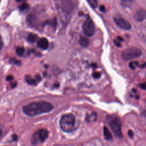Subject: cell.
Listing matches in <instances>:
<instances>
[{
	"mask_svg": "<svg viewBox=\"0 0 146 146\" xmlns=\"http://www.w3.org/2000/svg\"><path fill=\"white\" fill-rule=\"evenodd\" d=\"M55 3L61 22L64 25H67L71 14L77 7V0H55Z\"/></svg>",
	"mask_w": 146,
	"mask_h": 146,
	"instance_id": "cell-1",
	"label": "cell"
},
{
	"mask_svg": "<svg viewBox=\"0 0 146 146\" xmlns=\"http://www.w3.org/2000/svg\"><path fill=\"white\" fill-rule=\"evenodd\" d=\"M53 106L46 102L31 103L23 107V112L27 116H34L43 113H47L53 109Z\"/></svg>",
	"mask_w": 146,
	"mask_h": 146,
	"instance_id": "cell-2",
	"label": "cell"
},
{
	"mask_svg": "<svg viewBox=\"0 0 146 146\" xmlns=\"http://www.w3.org/2000/svg\"><path fill=\"white\" fill-rule=\"evenodd\" d=\"M75 123V116L71 113H66L60 119L59 124L61 129L66 132L72 131Z\"/></svg>",
	"mask_w": 146,
	"mask_h": 146,
	"instance_id": "cell-3",
	"label": "cell"
},
{
	"mask_svg": "<svg viewBox=\"0 0 146 146\" xmlns=\"http://www.w3.org/2000/svg\"><path fill=\"white\" fill-rule=\"evenodd\" d=\"M107 123L115 135L120 139L123 137L121 132V124L119 119L116 116H108L107 117Z\"/></svg>",
	"mask_w": 146,
	"mask_h": 146,
	"instance_id": "cell-4",
	"label": "cell"
},
{
	"mask_svg": "<svg viewBox=\"0 0 146 146\" xmlns=\"http://www.w3.org/2000/svg\"><path fill=\"white\" fill-rule=\"evenodd\" d=\"M48 135V132L46 129H39L35 131L31 137V144L35 145L43 143Z\"/></svg>",
	"mask_w": 146,
	"mask_h": 146,
	"instance_id": "cell-5",
	"label": "cell"
},
{
	"mask_svg": "<svg viewBox=\"0 0 146 146\" xmlns=\"http://www.w3.org/2000/svg\"><path fill=\"white\" fill-rule=\"evenodd\" d=\"M141 54V51L136 47H130L124 50L121 53V57L125 60L138 58Z\"/></svg>",
	"mask_w": 146,
	"mask_h": 146,
	"instance_id": "cell-6",
	"label": "cell"
},
{
	"mask_svg": "<svg viewBox=\"0 0 146 146\" xmlns=\"http://www.w3.org/2000/svg\"><path fill=\"white\" fill-rule=\"evenodd\" d=\"M83 31L87 36H92L95 33V25L89 16L83 25Z\"/></svg>",
	"mask_w": 146,
	"mask_h": 146,
	"instance_id": "cell-7",
	"label": "cell"
},
{
	"mask_svg": "<svg viewBox=\"0 0 146 146\" xmlns=\"http://www.w3.org/2000/svg\"><path fill=\"white\" fill-rule=\"evenodd\" d=\"M113 20L116 24L120 28L124 30H129L131 29V25L122 17L117 15L113 17Z\"/></svg>",
	"mask_w": 146,
	"mask_h": 146,
	"instance_id": "cell-8",
	"label": "cell"
},
{
	"mask_svg": "<svg viewBox=\"0 0 146 146\" xmlns=\"http://www.w3.org/2000/svg\"><path fill=\"white\" fill-rule=\"evenodd\" d=\"M146 17V12L144 9H139L135 14V18L138 22H143Z\"/></svg>",
	"mask_w": 146,
	"mask_h": 146,
	"instance_id": "cell-9",
	"label": "cell"
},
{
	"mask_svg": "<svg viewBox=\"0 0 146 146\" xmlns=\"http://www.w3.org/2000/svg\"><path fill=\"white\" fill-rule=\"evenodd\" d=\"M37 45L39 48L43 50H46L48 47V40L45 38H42L38 41Z\"/></svg>",
	"mask_w": 146,
	"mask_h": 146,
	"instance_id": "cell-10",
	"label": "cell"
},
{
	"mask_svg": "<svg viewBox=\"0 0 146 146\" xmlns=\"http://www.w3.org/2000/svg\"><path fill=\"white\" fill-rule=\"evenodd\" d=\"M103 135H104V137L105 139H106L107 140H112V135L106 126H104V127H103Z\"/></svg>",
	"mask_w": 146,
	"mask_h": 146,
	"instance_id": "cell-11",
	"label": "cell"
},
{
	"mask_svg": "<svg viewBox=\"0 0 146 146\" xmlns=\"http://www.w3.org/2000/svg\"><path fill=\"white\" fill-rule=\"evenodd\" d=\"M38 39V36L37 35L33 33H30L27 36V40L29 42L33 43L36 42Z\"/></svg>",
	"mask_w": 146,
	"mask_h": 146,
	"instance_id": "cell-12",
	"label": "cell"
},
{
	"mask_svg": "<svg viewBox=\"0 0 146 146\" xmlns=\"http://www.w3.org/2000/svg\"><path fill=\"white\" fill-rule=\"evenodd\" d=\"M25 79H26V82L30 84V85H35L36 83H37V82L36 81V80H39L40 79H33L31 78L30 76L29 75H26V77H25Z\"/></svg>",
	"mask_w": 146,
	"mask_h": 146,
	"instance_id": "cell-13",
	"label": "cell"
},
{
	"mask_svg": "<svg viewBox=\"0 0 146 146\" xmlns=\"http://www.w3.org/2000/svg\"><path fill=\"white\" fill-rule=\"evenodd\" d=\"M79 43L83 47H87L90 43V41L85 37H80L79 39Z\"/></svg>",
	"mask_w": 146,
	"mask_h": 146,
	"instance_id": "cell-14",
	"label": "cell"
},
{
	"mask_svg": "<svg viewBox=\"0 0 146 146\" xmlns=\"http://www.w3.org/2000/svg\"><path fill=\"white\" fill-rule=\"evenodd\" d=\"M89 5L94 9L96 8L98 6V0H87Z\"/></svg>",
	"mask_w": 146,
	"mask_h": 146,
	"instance_id": "cell-15",
	"label": "cell"
},
{
	"mask_svg": "<svg viewBox=\"0 0 146 146\" xmlns=\"http://www.w3.org/2000/svg\"><path fill=\"white\" fill-rule=\"evenodd\" d=\"M16 52L19 56H22L25 52V48L22 47H17L16 49Z\"/></svg>",
	"mask_w": 146,
	"mask_h": 146,
	"instance_id": "cell-16",
	"label": "cell"
},
{
	"mask_svg": "<svg viewBox=\"0 0 146 146\" xmlns=\"http://www.w3.org/2000/svg\"><path fill=\"white\" fill-rule=\"evenodd\" d=\"M28 7H29V5H28V4H27V3H23V4H22L19 7V9H20V10H26L27 8H28Z\"/></svg>",
	"mask_w": 146,
	"mask_h": 146,
	"instance_id": "cell-17",
	"label": "cell"
},
{
	"mask_svg": "<svg viewBox=\"0 0 146 146\" xmlns=\"http://www.w3.org/2000/svg\"><path fill=\"white\" fill-rule=\"evenodd\" d=\"M120 1L123 5H125L127 6L130 5L133 1V0H120Z\"/></svg>",
	"mask_w": 146,
	"mask_h": 146,
	"instance_id": "cell-18",
	"label": "cell"
},
{
	"mask_svg": "<svg viewBox=\"0 0 146 146\" xmlns=\"http://www.w3.org/2000/svg\"><path fill=\"white\" fill-rule=\"evenodd\" d=\"M137 64H138V62H132L129 63V67H130L131 68H132V69H135V66H136Z\"/></svg>",
	"mask_w": 146,
	"mask_h": 146,
	"instance_id": "cell-19",
	"label": "cell"
},
{
	"mask_svg": "<svg viewBox=\"0 0 146 146\" xmlns=\"http://www.w3.org/2000/svg\"><path fill=\"white\" fill-rule=\"evenodd\" d=\"M10 62H11V63L16 64H17V65H20V64H21V62L19 61V60H16L15 59H11Z\"/></svg>",
	"mask_w": 146,
	"mask_h": 146,
	"instance_id": "cell-20",
	"label": "cell"
},
{
	"mask_svg": "<svg viewBox=\"0 0 146 146\" xmlns=\"http://www.w3.org/2000/svg\"><path fill=\"white\" fill-rule=\"evenodd\" d=\"M92 75H93L94 78H98L100 76V74L99 72H95L93 73Z\"/></svg>",
	"mask_w": 146,
	"mask_h": 146,
	"instance_id": "cell-21",
	"label": "cell"
},
{
	"mask_svg": "<svg viewBox=\"0 0 146 146\" xmlns=\"http://www.w3.org/2000/svg\"><path fill=\"white\" fill-rule=\"evenodd\" d=\"M3 46V42L2 39V38H1V35H0V50L2 48Z\"/></svg>",
	"mask_w": 146,
	"mask_h": 146,
	"instance_id": "cell-22",
	"label": "cell"
},
{
	"mask_svg": "<svg viewBox=\"0 0 146 146\" xmlns=\"http://www.w3.org/2000/svg\"><path fill=\"white\" fill-rule=\"evenodd\" d=\"M128 134L129 135L130 137H133V132L131 130H129L128 132Z\"/></svg>",
	"mask_w": 146,
	"mask_h": 146,
	"instance_id": "cell-23",
	"label": "cell"
},
{
	"mask_svg": "<svg viewBox=\"0 0 146 146\" xmlns=\"http://www.w3.org/2000/svg\"><path fill=\"white\" fill-rule=\"evenodd\" d=\"M114 43H115V44L117 46H118V47H120L121 46V44L120 43V42L118 41V40H114Z\"/></svg>",
	"mask_w": 146,
	"mask_h": 146,
	"instance_id": "cell-24",
	"label": "cell"
},
{
	"mask_svg": "<svg viewBox=\"0 0 146 146\" xmlns=\"http://www.w3.org/2000/svg\"><path fill=\"white\" fill-rule=\"evenodd\" d=\"M100 10L101 11H102V12L105 11V7H104V6H103V5L100 6Z\"/></svg>",
	"mask_w": 146,
	"mask_h": 146,
	"instance_id": "cell-25",
	"label": "cell"
},
{
	"mask_svg": "<svg viewBox=\"0 0 146 146\" xmlns=\"http://www.w3.org/2000/svg\"><path fill=\"white\" fill-rule=\"evenodd\" d=\"M13 79V76H11V75H9V76H7V78H6V79H7V80H12Z\"/></svg>",
	"mask_w": 146,
	"mask_h": 146,
	"instance_id": "cell-26",
	"label": "cell"
},
{
	"mask_svg": "<svg viewBox=\"0 0 146 146\" xmlns=\"http://www.w3.org/2000/svg\"><path fill=\"white\" fill-rule=\"evenodd\" d=\"M140 87H141V88L143 89V90H145V83H143V84H141V85H140Z\"/></svg>",
	"mask_w": 146,
	"mask_h": 146,
	"instance_id": "cell-27",
	"label": "cell"
},
{
	"mask_svg": "<svg viewBox=\"0 0 146 146\" xmlns=\"http://www.w3.org/2000/svg\"><path fill=\"white\" fill-rule=\"evenodd\" d=\"M12 138H13V140L15 141V140H17V136L15 134H14V135L12 136Z\"/></svg>",
	"mask_w": 146,
	"mask_h": 146,
	"instance_id": "cell-28",
	"label": "cell"
},
{
	"mask_svg": "<svg viewBox=\"0 0 146 146\" xmlns=\"http://www.w3.org/2000/svg\"><path fill=\"white\" fill-rule=\"evenodd\" d=\"M117 40H118L119 42H121V41H123V39L121 37H120V36H118V37H117Z\"/></svg>",
	"mask_w": 146,
	"mask_h": 146,
	"instance_id": "cell-29",
	"label": "cell"
},
{
	"mask_svg": "<svg viewBox=\"0 0 146 146\" xmlns=\"http://www.w3.org/2000/svg\"><path fill=\"white\" fill-rule=\"evenodd\" d=\"M2 135V129L1 128V127H0V137H1Z\"/></svg>",
	"mask_w": 146,
	"mask_h": 146,
	"instance_id": "cell-30",
	"label": "cell"
},
{
	"mask_svg": "<svg viewBox=\"0 0 146 146\" xmlns=\"http://www.w3.org/2000/svg\"><path fill=\"white\" fill-rule=\"evenodd\" d=\"M132 91H133V92H137V90H136L135 88H133V89H132Z\"/></svg>",
	"mask_w": 146,
	"mask_h": 146,
	"instance_id": "cell-31",
	"label": "cell"
},
{
	"mask_svg": "<svg viewBox=\"0 0 146 146\" xmlns=\"http://www.w3.org/2000/svg\"><path fill=\"white\" fill-rule=\"evenodd\" d=\"M22 1H23V0H17V1H18V2H21Z\"/></svg>",
	"mask_w": 146,
	"mask_h": 146,
	"instance_id": "cell-32",
	"label": "cell"
}]
</instances>
